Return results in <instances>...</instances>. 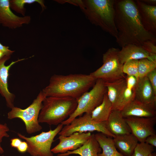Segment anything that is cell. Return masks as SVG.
Here are the masks:
<instances>
[{
  "instance_id": "1",
  "label": "cell",
  "mask_w": 156,
  "mask_h": 156,
  "mask_svg": "<svg viewBox=\"0 0 156 156\" xmlns=\"http://www.w3.org/2000/svg\"><path fill=\"white\" fill-rule=\"evenodd\" d=\"M114 21L118 31L116 42L122 47L129 44L142 45L156 42V36L146 30L141 23L134 0H115Z\"/></svg>"
},
{
  "instance_id": "2",
  "label": "cell",
  "mask_w": 156,
  "mask_h": 156,
  "mask_svg": "<svg viewBox=\"0 0 156 156\" xmlns=\"http://www.w3.org/2000/svg\"><path fill=\"white\" fill-rule=\"evenodd\" d=\"M96 79L90 75L54 74L42 90L46 97H68L77 99L94 85Z\"/></svg>"
},
{
  "instance_id": "3",
  "label": "cell",
  "mask_w": 156,
  "mask_h": 156,
  "mask_svg": "<svg viewBox=\"0 0 156 156\" xmlns=\"http://www.w3.org/2000/svg\"><path fill=\"white\" fill-rule=\"evenodd\" d=\"M75 99L68 97H46L42 102L38 122L58 125L67 119L77 106Z\"/></svg>"
},
{
  "instance_id": "4",
  "label": "cell",
  "mask_w": 156,
  "mask_h": 156,
  "mask_svg": "<svg viewBox=\"0 0 156 156\" xmlns=\"http://www.w3.org/2000/svg\"><path fill=\"white\" fill-rule=\"evenodd\" d=\"M115 1V0H90L88 3L93 23L116 38L118 31L114 21Z\"/></svg>"
},
{
  "instance_id": "5",
  "label": "cell",
  "mask_w": 156,
  "mask_h": 156,
  "mask_svg": "<svg viewBox=\"0 0 156 156\" xmlns=\"http://www.w3.org/2000/svg\"><path fill=\"white\" fill-rule=\"evenodd\" d=\"M106 92L107 88L104 81L101 79H97L90 91L85 92L76 99L77 104L76 109L61 124L67 125L84 113L91 114L94 109L102 102Z\"/></svg>"
},
{
  "instance_id": "6",
  "label": "cell",
  "mask_w": 156,
  "mask_h": 156,
  "mask_svg": "<svg viewBox=\"0 0 156 156\" xmlns=\"http://www.w3.org/2000/svg\"><path fill=\"white\" fill-rule=\"evenodd\" d=\"M46 97L42 91H40L32 103L26 109H22L15 106L12 108L8 113V118L21 119L25 123L26 132L28 134L40 131L42 127L38 122V118L43 101Z\"/></svg>"
},
{
  "instance_id": "7",
  "label": "cell",
  "mask_w": 156,
  "mask_h": 156,
  "mask_svg": "<svg viewBox=\"0 0 156 156\" xmlns=\"http://www.w3.org/2000/svg\"><path fill=\"white\" fill-rule=\"evenodd\" d=\"M120 49H109L103 55V65L90 74L96 79H101L104 82L113 81L126 78L122 71L123 64L118 55Z\"/></svg>"
},
{
  "instance_id": "8",
  "label": "cell",
  "mask_w": 156,
  "mask_h": 156,
  "mask_svg": "<svg viewBox=\"0 0 156 156\" xmlns=\"http://www.w3.org/2000/svg\"><path fill=\"white\" fill-rule=\"evenodd\" d=\"M60 124L53 130L42 132L40 134L30 137H27L20 133L19 137L26 141L28 145L27 152L31 156H53L51 151L52 144L56 136L63 127Z\"/></svg>"
},
{
  "instance_id": "9",
  "label": "cell",
  "mask_w": 156,
  "mask_h": 156,
  "mask_svg": "<svg viewBox=\"0 0 156 156\" xmlns=\"http://www.w3.org/2000/svg\"><path fill=\"white\" fill-rule=\"evenodd\" d=\"M94 131L113 138L116 136L108 130L106 122H96L92 119L91 114L88 113L74 119L69 124L63 127L58 134L66 136L76 132L86 133Z\"/></svg>"
},
{
  "instance_id": "10",
  "label": "cell",
  "mask_w": 156,
  "mask_h": 156,
  "mask_svg": "<svg viewBox=\"0 0 156 156\" xmlns=\"http://www.w3.org/2000/svg\"><path fill=\"white\" fill-rule=\"evenodd\" d=\"M125 118L130 128L131 133L140 142H145L147 137L156 134L154 127L156 123V116H130Z\"/></svg>"
},
{
  "instance_id": "11",
  "label": "cell",
  "mask_w": 156,
  "mask_h": 156,
  "mask_svg": "<svg viewBox=\"0 0 156 156\" xmlns=\"http://www.w3.org/2000/svg\"><path fill=\"white\" fill-rule=\"evenodd\" d=\"M31 17L29 15L19 16L11 10L10 0H0V24L3 26L11 29H15L28 24Z\"/></svg>"
},
{
  "instance_id": "12",
  "label": "cell",
  "mask_w": 156,
  "mask_h": 156,
  "mask_svg": "<svg viewBox=\"0 0 156 156\" xmlns=\"http://www.w3.org/2000/svg\"><path fill=\"white\" fill-rule=\"evenodd\" d=\"M91 135L90 132H76L66 136L60 135L59 143L51 151L53 153L61 154L75 150L81 146Z\"/></svg>"
},
{
  "instance_id": "13",
  "label": "cell",
  "mask_w": 156,
  "mask_h": 156,
  "mask_svg": "<svg viewBox=\"0 0 156 156\" xmlns=\"http://www.w3.org/2000/svg\"><path fill=\"white\" fill-rule=\"evenodd\" d=\"M11 57V55H6L0 60V94L5 99L7 106L12 109L14 107V101L15 95L10 92L8 88V80L9 71L15 64L26 59H18L12 61L8 65H5V62Z\"/></svg>"
},
{
  "instance_id": "14",
  "label": "cell",
  "mask_w": 156,
  "mask_h": 156,
  "mask_svg": "<svg viewBox=\"0 0 156 156\" xmlns=\"http://www.w3.org/2000/svg\"><path fill=\"white\" fill-rule=\"evenodd\" d=\"M156 105L144 103L134 99L120 111L124 118L130 116L151 117L156 116Z\"/></svg>"
},
{
  "instance_id": "15",
  "label": "cell",
  "mask_w": 156,
  "mask_h": 156,
  "mask_svg": "<svg viewBox=\"0 0 156 156\" xmlns=\"http://www.w3.org/2000/svg\"><path fill=\"white\" fill-rule=\"evenodd\" d=\"M134 1L143 27L156 36V6L147 5L140 0Z\"/></svg>"
},
{
  "instance_id": "16",
  "label": "cell",
  "mask_w": 156,
  "mask_h": 156,
  "mask_svg": "<svg viewBox=\"0 0 156 156\" xmlns=\"http://www.w3.org/2000/svg\"><path fill=\"white\" fill-rule=\"evenodd\" d=\"M134 92L135 99L144 103L156 105V94L146 76L137 81Z\"/></svg>"
},
{
  "instance_id": "17",
  "label": "cell",
  "mask_w": 156,
  "mask_h": 156,
  "mask_svg": "<svg viewBox=\"0 0 156 156\" xmlns=\"http://www.w3.org/2000/svg\"><path fill=\"white\" fill-rule=\"evenodd\" d=\"M118 55L120 61L123 64L129 60H139L143 58L156 61V58L152 57L142 46L132 44L122 47L119 51Z\"/></svg>"
},
{
  "instance_id": "18",
  "label": "cell",
  "mask_w": 156,
  "mask_h": 156,
  "mask_svg": "<svg viewBox=\"0 0 156 156\" xmlns=\"http://www.w3.org/2000/svg\"><path fill=\"white\" fill-rule=\"evenodd\" d=\"M106 123L108 130L115 136L131 133L125 118L119 110H112Z\"/></svg>"
},
{
  "instance_id": "19",
  "label": "cell",
  "mask_w": 156,
  "mask_h": 156,
  "mask_svg": "<svg viewBox=\"0 0 156 156\" xmlns=\"http://www.w3.org/2000/svg\"><path fill=\"white\" fill-rule=\"evenodd\" d=\"M104 83L107 88L108 98L112 104V110H119L122 94L127 85L126 78Z\"/></svg>"
},
{
  "instance_id": "20",
  "label": "cell",
  "mask_w": 156,
  "mask_h": 156,
  "mask_svg": "<svg viewBox=\"0 0 156 156\" xmlns=\"http://www.w3.org/2000/svg\"><path fill=\"white\" fill-rule=\"evenodd\" d=\"M101 148L95 138L94 134H91L89 138L81 147L73 151H68L64 153L58 154L57 156H68L77 154L80 156H99Z\"/></svg>"
},
{
  "instance_id": "21",
  "label": "cell",
  "mask_w": 156,
  "mask_h": 156,
  "mask_svg": "<svg viewBox=\"0 0 156 156\" xmlns=\"http://www.w3.org/2000/svg\"><path fill=\"white\" fill-rule=\"evenodd\" d=\"M113 140L116 148L124 156H131L138 142L131 133L116 136Z\"/></svg>"
},
{
  "instance_id": "22",
  "label": "cell",
  "mask_w": 156,
  "mask_h": 156,
  "mask_svg": "<svg viewBox=\"0 0 156 156\" xmlns=\"http://www.w3.org/2000/svg\"><path fill=\"white\" fill-rule=\"evenodd\" d=\"M94 135L102 150L99 156H124L117 150L113 138L99 132Z\"/></svg>"
},
{
  "instance_id": "23",
  "label": "cell",
  "mask_w": 156,
  "mask_h": 156,
  "mask_svg": "<svg viewBox=\"0 0 156 156\" xmlns=\"http://www.w3.org/2000/svg\"><path fill=\"white\" fill-rule=\"evenodd\" d=\"M112 110V104L108 98L106 92L102 102L92 112L91 118L97 122H106Z\"/></svg>"
},
{
  "instance_id": "24",
  "label": "cell",
  "mask_w": 156,
  "mask_h": 156,
  "mask_svg": "<svg viewBox=\"0 0 156 156\" xmlns=\"http://www.w3.org/2000/svg\"><path fill=\"white\" fill-rule=\"evenodd\" d=\"M37 3L41 6L42 10L45 8L44 1L42 0H10V8L17 13L25 16L26 9L24 7L26 4H31Z\"/></svg>"
},
{
  "instance_id": "25",
  "label": "cell",
  "mask_w": 156,
  "mask_h": 156,
  "mask_svg": "<svg viewBox=\"0 0 156 156\" xmlns=\"http://www.w3.org/2000/svg\"><path fill=\"white\" fill-rule=\"evenodd\" d=\"M156 68V61L151 60L147 58L139 60L138 63L139 79L146 76L148 73Z\"/></svg>"
},
{
  "instance_id": "26",
  "label": "cell",
  "mask_w": 156,
  "mask_h": 156,
  "mask_svg": "<svg viewBox=\"0 0 156 156\" xmlns=\"http://www.w3.org/2000/svg\"><path fill=\"white\" fill-rule=\"evenodd\" d=\"M138 60H129L125 62L123 66L122 71L124 74L128 76L135 77L137 80L139 79L138 73Z\"/></svg>"
},
{
  "instance_id": "27",
  "label": "cell",
  "mask_w": 156,
  "mask_h": 156,
  "mask_svg": "<svg viewBox=\"0 0 156 156\" xmlns=\"http://www.w3.org/2000/svg\"><path fill=\"white\" fill-rule=\"evenodd\" d=\"M154 151V146L145 142L138 143L131 156H148Z\"/></svg>"
},
{
  "instance_id": "28",
  "label": "cell",
  "mask_w": 156,
  "mask_h": 156,
  "mask_svg": "<svg viewBox=\"0 0 156 156\" xmlns=\"http://www.w3.org/2000/svg\"><path fill=\"white\" fill-rule=\"evenodd\" d=\"M134 89L128 87L126 85L123 92L121 102L119 108L121 110L127 105L135 99Z\"/></svg>"
},
{
  "instance_id": "29",
  "label": "cell",
  "mask_w": 156,
  "mask_h": 156,
  "mask_svg": "<svg viewBox=\"0 0 156 156\" xmlns=\"http://www.w3.org/2000/svg\"><path fill=\"white\" fill-rule=\"evenodd\" d=\"M156 42L147 41L142 45V47L153 57L156 58Z\"/></svg>"
},
{
  "instance_id": "30",
  "label": "cell",
  "mask_w": 156,
  "mask_h": 156,
  "mask_svg": "<svg viewBox=\"0 0 156 156\" xmlns=\"http://www.w3.org/2000/svg\"><path fill=\"white\" fill-rule=\"evenodd\" d=\"M9 131V129L6 123L4 124L0 123V154H2L4 152L1 144L2 139L4 137L8 138L9 137V135L7 133Z\"/></svg>"
},
{
  "instance_id": "31",
  "label": "cell",
  "mask_w": 156,
  "mask_h": 156,
  "mask_svg": "<svg viewBox=\"0 0 156 156\" xmlns=\"http://www.w3.org/2000/svg\"><path fill=\"white\" fill-rule=\"evenodd\" d=\"M156 94V68L148 73L146 76Z\"/></svg>"
},
{
  "instance_id": "32",
  "label": "cell",
  "mask_w": 156,
  "mask_h": 156,
  "mask_svg": "<svg viewBox=\"0 0 156 156\" xmlns=\"http://www.w3.org/2000/svg\"><path fill=\"white\" fill-rule=\"evenodd\" d=\"M126 79L127 86L134 89L138 81L136 78L133 76L127 75Z\"/></svg>"
},
{
  "instance_id": "33",
  "label": "cell",
  "mask_w": 156,
  "mask_h": 156,
  "mask_svg": "<svg viewBox=\"0 0 156 156\" xmlns=\"http://www.w3.org/2000/svg\"><path fill=\"white\" fill-rule=\"evenodd\" d=\"M146 143L154 147L156 146V134H154L150 135L146 138L145 142Z\"/></svg>"
},
{
  "instance_id": "34",
  "label": "cell",
  "mask_w": 156,
  "mask_h": 156,
  "mask_svg": "<svg viewBox=\"0 0 156 156\" xmlns=\"http://www.w3.org/2000/svg\"><path fill=\"white\" fill-rule=\"evenodd\" d=\"M0 51L4 53L6 55H11L14 52V51L10 50L8 47L3 45L0 42Z\"/></svg>"
},
{
  "instance_id": "35",
  "label": "cell",
  "mask_w": 156,
  "mask_h": 156,
  "mask_svg": "<svg viewBox=\"0 0 156 156\" xmlns=\"http://www.w3.org/2000/svg\"><path fill=\"white\" fill-rule=\"evenodd\" d=\"M17 148L19 152L21 153H25L27 151L28 148L27 144L26 142L22 141Z\"/></svg>"
},
{
  "instance_id": "36",
  "label": "cell",
  "mask_w": 156,
  "mask_h": 156,
  "mask_svg": "<svg viewBox=\"0 0 156 156\" xmlns=\"http://www.w3.org/2000/svg\"><path fill=\"white\" fill-rule=\"evenodd\" d=\"M10 141L11 146L16 148H17L22 142L20 139L17 138H12L11 139Z\"/></svg>"
},
{
  "instance_id": "37",
  "label": "cell",
  "mask_w": 156,
  "mask_h": 156,
  "mask_svg": "<svg viewBox=\"0 0 156 156\" xmlns=\"http://www.w3.org/2000/svg\"><path fill=\"white\" fill-rule=\"evenodd\" d=\"M145 4L150 5L156 6V0H140Z\"/></svg>"
},
{
  "instance_id": "38",
  "label": "cell",
  "mask_w": 156,
  "mask_h": 156,
  "mask_svg": "<svg viewBox=\"0 0 156 156\" xmlns=\"http://www.w3.org/2000/svg\"><path fill=\"white\" fill-rule=\"evenodd\" d=\"M5 55H6L4 53L0 51V60Z\"/></svg>"
},
{
  "instance_id": "39",
  "label": "cell",
  "mask_w": 156,
  "mask_h": 156,
  "mask_svg": "<svg viewBox=\"0 0 156 156\" xmlns=\"http://www.w3.org/2000/svg\"><path fill=\"white\" fill-rule=\"evenodd\" d=\"M148 156H156L155 153L153 152L150 154Z\"/></svg>"
},
{
  "instance_id": "40",
  "label": "cell",
  "mask_w": 156,
  "mask_h": 156,
  "mask_svg": "<svg viewBox=\"0 0 156 156\" xmlns=\"http://www.w3.org/2000/svg\"><path fill=\"white\" fill-rule=\"evenodd\" d=\"M2 156H4V155H2Z\"/></svg>"
}]
</instances>
